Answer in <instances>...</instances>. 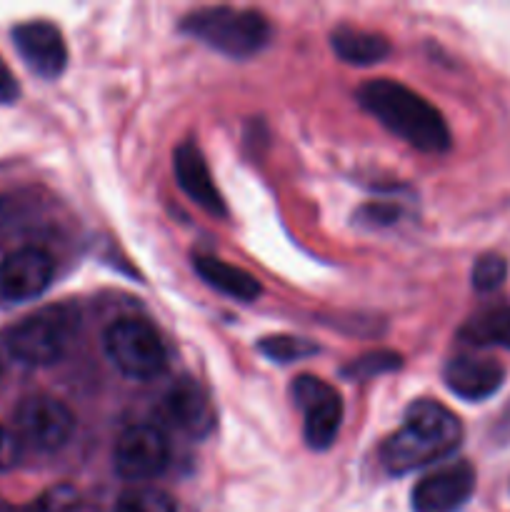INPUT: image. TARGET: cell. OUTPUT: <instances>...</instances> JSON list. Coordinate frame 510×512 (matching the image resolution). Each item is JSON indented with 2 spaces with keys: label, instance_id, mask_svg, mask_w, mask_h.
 <instances>
[{
  "label": "cell",
  "instance_id": "cell-6",
  "mask_svg": "<svg viewBox=\"0 0 510 512\" xmlns=\"http://www.w3.org/2000/svg\"><path fill=\"white\" fill-rule=\"evenodd\" d=\"M290 400L303 413V438L310 450H328L343 425V398L315 375H298L290 383Z\"/></svg>",
  "mask_w": 510,
  "mask_h": 512
},
{
  "label": "cell",
  "instance_id": "cell-15",
  "mask_svg": "<svg viewBox=\"0 0 510 512\" xmlns=\"http://www.w3.org/2000/svg\"><path fill=\"white\" fill-rule=\"evenodd\" d=\"M193 268L205 285L228 295V298L250 303V300L260 298V293H263L258 278L245 273L243 268H235V265L225 263V260L213 258V255H195Z\"/></svg>",
  "mask_w": 510,
  "mask_h": 512
},
{
  "label": "cell",
  "instance_id": "cell-4",
  "mask_svg": "<svg viewBox=\"0 0 510 512\" xmlns=\"http://www.w3.org/2000/svg\"><path fill=\"white\" fill-rule=\"evenodd\" d=\"M78 330V310L73 305H48L5 333V348L28 368L53 365L68 353Z\"/></svg>",
  "mask_w": 510,
  "mask_h": 512
},
{
  "label": "cell",
  "instance_id": "cell-23",
  "mask_svg": "<svg viewBox=\"0 0 510 512\" xmlns=\"http://www.w3.org/2000/svg\"><path fill=\"white\" fill-rule=\"evenodd\" d=\"M20 453H23V443L18 435L0 425V473L13 470L20 463Z\"/></svg>",
  "mask_w": 510,
  "mask_h": 512
},
{
  "label": "cell",
  "instance_id": "cell-25",
  "mask_svg": "<svg viewBox=\"0 0 510 512\" xmlns=\"http://www.w3.org/2000/svg\"><path fill=\"white\" fill-rule=\"evenodd\" d=\"M20 98V85L15 80L13 70L5 65V60L0 58V105H13Z\"/></svg>",
  "mask_w": 510,
  "mask_h": 512
},
{
  "label": "cell",
  "instance_id": "cell-1",
  "mask_svg": "<svg viewBox=\"0 0 510 512\" xmlns=\"http://www.w3.org/2000/svg\"><path fill=\"white\" fill-rule=\"evenodd\" d=\"M355 98L365 113L420 153H445L453 145L443 113L398 80H368L360 85Z\"/></svg>",
  "mask_w": 510,
  "mask_h": 512
},
{
  "label": "cell",
  "instance_id": "cell-13",
  "mask_svg": "<svg viewBox=\"0 0 510 512\" xmlns=\"http://www.w3.org/2000/svg\"><path fill=\"white\" fill-rule=\"evenodd\" d=\"M173 173L180 190H183L195 205H200L205 213L215 215V218H225V215H228L223 195L215 188L213 175H210L208 163H205L203 150H200L193 140H185V143H180L178 148H175Z\"/></svg>",
  "mask_w": 510,
  "mask_h": 512
},
{
  "label": "cell",
  "instance_id": "cell-14",
  "mask_svg": "<svg viewBox=\"0 0 510 512\" xmlns=\"http://www.w3.org/2000/svg\"><path fill=\"white\" fill-rule=\"evenodd\" d=\"M443 380L453 395L468 400V403H480L503 388L505 368L498 360L458 355L445 363Z\"/></svg>",
  "mask_w": 510,
  "mask_h": 512
},
{
  "label": "cell",
  "instance_id": "cell-9",
  "mask_svg": "<svg viewBox=\"0 0 510 512\" xmlns=\"http://www.w3.org/2000/svg\"><path fill=\"white\" fill-rule=\"evenodd\" d=\"M475 493V470L468 460H453L425 475L410 493L413 512H460Z\"/></svg>",
  "mask_w": 510,
  "mask_h": 512
},
{
  "label": "cell",
  "instance_id": "cell-26",
  "mask_svg": "<svg viewBox=\"0 0 510 512\" xmlns=\"http://www.w3.org/2000/svg\"><path fill=\"white\" fill-rule=\"evenodd\" d=\"M490 440L498 445H508L510 443V403L505 405L503 413L495 418L493 428H490Z\"/></svg>",
  "mask_w": 510,
  "mask_h": 512
},
{
  "label": "cell",
  "instance_id": "cell-18",
  "mask_svg": "<svg viewBox=\"0 0 510 512\" xmlns=\"http://www.w3.org/2000/svg\"><path fill=\"white\" fill-rule=\"evenodd\" d=\"M260 355L270 360V363L290 365L298 360L310 358V355L320 353L318 345L308 338H298V335H265L258 343Z\"/></svg>",
  "mask_w": 510,
  "mask_h": 512
},
{
  "label": "cell",
  "instance_id": "cell-8",
  "mask_svg": "<svg viewBox=\"0 0 510 512\" xmlns=\"http://www.w3.org/2000/svg\"><path fill=\"white\" fill-rule=\"evenodd\" d=\"M170 463V443L155 425H133L115 440V473L130 483H143L163 473Z\"/></svg>",
  "mask_w": 510,
  "mask_h": 512
},
{
  "label": "cell",
  "instance_id": "cell-16",
  "mask_svg": "<svg viewBox=\"0 0 510 512\" xmlns=\"http://www.w3.org/2000/svg\"><path fill=\"white\" fill-rule=\"evenodd\" d=\"M330 48L343 63L358 65H375L390 55V43L385 35L373 33V30L355 28V25H338L330 33Z\"/></svg>",
  "mask_w": 510,
  "mask_h": 512
},
{
  "label": "cell",
  "instance_id": "cell-7",
  "mask_svg": "<svg viewBox=\"0 0 510 512\" xmlns=\"http://www.w3.org/2000/svg\"><path fill=\"white\" fill-rule=\"evenodd\" d=\"M75 433V415L60 400L48 395H30L15 410V435L20 443L40 450V453H55L65 448Z\"/></svg>",
  "mask_w": 510,
  "mask_h": 512
},
{
  "label": "cell",
  "instance_id": "cell-5",
  "mask_svg": "<svg viewBox=\"0 0 510 512\" xmlns=\"http://www.w3.org/2000/svg\"><path fill=\"white\" fill-rule=\"evenodd\" d=\"M103 345L110 363L130 380L148 383V380L158 378L168 365V350H165L163 338L145 320H115L105 330Z\"/></svg>",
  "mask_w": 510,
  "mask_h": 512
},
{
  "label": "cell",
  "instance_id": "cell-2",
  "mask_svg": "<svg viewBox=\"0 0 510 512\" xmlns=\"http://www.w3.org/2000/svg\"><path fill=\"white\" fill-rule=\"evenodd\" d=\"M463 443V423L453 410L435 400H415L405 420L380 445V463L390 475H408L450 458Z\"/></svg>",
  "mask_w": 510,
  "mask_h": 512
},
{
  "label": "cell",
  "instance_id": "cell-11",
  "mask_svg": "<svg viewBox=\"0 0 510 512\" xmlns=\"http://www.w3.org/2000/svg\"><path fill=\"white\" fill-rule=\"evenodd\" d=\"M55 263L43 248H18L0 263V295L10 303L35 300L50 288Z\"/></svg>",
  "mask_w": 510,
  "mask_h": 512
},
{
  "label": "cell",
  "instance_id": "cell-3",
  "mask_svg": "<svg viewBox=\"0 0 510 512\" xmlns=\"http://www.w3.org/2000/svg\"><path fill=\"white\" fill-rule=\"evenodd\" d=\"M180 30L233 60L253 58L273 38V25L260 10L230 8V5L190 10L180 20Z\"/></svg>",
  "mask_w": 510,
  "mask_h": 512
},
{
  "label": "cell",
  "instance_id": "cell-10",
  "mask_svg": "<svg viewBox=\"0 0 510 512\" xmlns=\"http://www.w3.org/2000/svg\"><path fill=\"white\" fill-rule=\"evenodd\" d=\"M13 45L23 63L43 80H55L68 65V45L58 25L28 20L13 28Z\"/></svg>",
  "mask_w": 510,
  "mask_h": 512
},
{
  "label": "cell",
  "instance_id": "cell-19",
  "mask_svg": "<svg viewBox=\"0 0 510 512\" xmlns=\"http://www.w3.org/2000/svg\"><path fill=\"white\" fill-rule=\"evenodd\" d=\"M400 365H403V358L398 353H393V350H373V353H365L360 358L350 360L340 373H343V378L360 380L363 383V380H373L378 375L393 373Z\"/></svg>",
  "mask_w": 510,
  "mask_h": 512
},
{
  "label": "cell",
  "instance_id": "cell-20",
  "mask_svg": "<svg viewBox=\"0 0 510 512\" xmlns=\"http://www.w3.org/2000/svg\"><path fill=\"white\" fill-rule=\"evenodd\" d=\"M115 512H178V505L160 488H133L120 495Z\"/></svg>",
  "mask_w": 510,
  "mask_h": 512
},
{
  "label": "cell",
  "instance_id": "cell-12",
  "mask_svg": "<svg viewBox=\"0 0 510 512\" xmlns=\"http://www.w3.org/2000/svg\"><path fill=\"white\" fill-rule=\"evenodd\" d=\"M160 418L165 420V425L190 435V438H205L215 425V413L208 393L190 378L178 380L163 395Z\"/></svg>",
  "mask_w": 510,
  "mask_h": 512
},
{
  "label": "cell",
  "instance_id": "cell-22",
  "mask_svg": "<svg viewBox=\"0 0 510 512\" xmlns=\"http://www.w3.org/2000/svg\"><path fill=\"white\" fill-rule=\"evenodd\" d=\"M78 505V490L70 485H55L35 500L33 512H73Z\"/></svg>",
  "mask_w": 510,
  "mask_h": 512
},
{
  "label": "cell",
  "instance_id": "cell-27",
  "mask_svg": "<svg viewBox=\"0 0 510 512\" xmlns=\"http://www.w3.org/2000/svg\"><path fill=\"white\" fill-rule=\"evenodd\" d=\"M0 218H3V203H0Z\"/></svg>",
  "mask_w": 510,
  "mask_h": 512
},
{
  "label": "cell",
  "instance_id": "cell-21",
  "mask_svg": "<svg viewBox=\"0 0 510 512\" xmlns=\"http://www.w3.org/2000/svg\"><path fill=\"white\" fill-rule=\"evenodd\" d=\"M508 278V260L498 253H485L475 260L473 273H470V283L478 293H493Z\"/></svg>",
  "mask_w": 510,
  "mask_h": 512
},
{
  "label": "cell",
  "instance_id": "cell-17",
  "mask_svg": "<svg viewBox=\"0 0 510 512\" xmlns=\"http://www.w3.org/2000/svg\"><path fill=\"white\" fill-rule=\"evenodd\" d=\"M460 340L465 345H475V348L510 350V300L473 315L460 328Z\"/></svg>",
  "mask_w": 510,
  "mask_h": 512
},
{
  "label": "cell",
  "instance_id": "cell-24",
  "mask_svg": "<svg viewBox=\"0 0 510 512\" xmlns=\"http://www.w3.org/2000/svg\"><path fill=\"white\" fill-rule=\"evenodd\" d=\"M398 208L393 205H385V203H370L360 210V218L368 220L370 225H390L398 220Z\"/></svg>",
  "mask_w": 510,
  "mask_h": 512
}]
</instances>
